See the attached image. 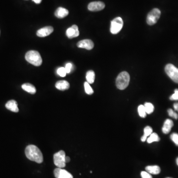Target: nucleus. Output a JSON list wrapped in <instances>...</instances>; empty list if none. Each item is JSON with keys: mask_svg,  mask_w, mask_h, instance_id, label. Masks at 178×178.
Returning a JSON list of instances; mask_svg holds the SVG:
<instances>
[{"mask_svg": "<svg viewBox=\"0 0 178 178\" xmlns=\"http://www.w3.org/2000/svg\"><path fill=\"white\" fill-rule=\"evenodd\" d=\"M26 157L31 161L37 163H41L43 161V155L42 152L37 146L34 145H29L25 150Z\"/></svg>", "mask_w": 178, "mask_h": 178, "instance_id": "obj_1", "label": "nucleus"}, {"mask_svg": "<svg viewBox=\"0 0 178 178\" xmlns=\"http://www.w3.org/2000/svg\"><path fill=\"white\" fill-rule=\"evenodd\" d=\"M130 80V77L129 73L126 71L122 72L117 77L116 80V85L119 90L125 89L128 85Z\"/></svg>", "mask_w": 178, "mask_h": 178, "instance_id": "obj_2", "label": "nucleus"}, {"mask_svg": "<svg viewBox=\"0 0 178 178\" xmlns=\"http://www.w3.org/2000/svg\"><path fill=\"white\" fill-rule=\"evenodd\" d=\"M25 58L27 62L36 67L42 64V58L39 53L36 50H29L26 53Z\"/></svg>", "mask_w": 178, "mask_h": 178, "instance_id": "obj_3", "label": "nucleus"}, {"mask_svg": "<svg viewBox=\"0 0 178 178\" xmlns=\"http://www.w3.org/2000/svg\"><path fill=\"white\" fill-rule=\"evenodd\" d=\"M161 15V11L157 8L153 9L149 12L146 18V22L150 25L155 24L158 21Z\"/></svg>", "mask_w": 178, "mask_h": 178, "instance_id": "obj_4", "label": "nucleus"}, {"mask_svg": "<svg viewBox=\"0 0 178 178\" xmlns=\"http://www.w3.org/2000/svg\"><path fill=\"white\" fill-rule=\"evenodd\" d=\"M65 153L63 150H60L57 152L54 155V162L55 166L58 168H63L65 167Z\"/></svg>", "mask_w": 178, "mask_h": 178, "instance_id": "obj_5", "label": "nucleus"}, {"mask_svg": "<svg viewBox=\"0 0 178 178\" xmlns=\"http://www.w3.org/2000/svg\"><path fill=\"white\" fill-rule=\"evenodd\" d=\"M165 71L174 82L178 83V68L173 64H168L165 67Z\"/></svg>", "mask_w": 178, "mask_h": 178, "instance_id": "obj_6", "label": "nucleus"}, {"mask_svg": "<svg viewBox=\"0 0 178 178\" xmlns=\"http://www.w3.org/2000/svg\"><path fill=\"white\" fill-rule=\"evenodd\" d=\"M123 26V20L120 17H117L111 22V32L113 34L118 33Z\"/></svg>", "mask_w": 178, "mask_h": 178, "instance_id": "obj_7", "label": "nucleus"}, {"mask_svg": "<svg viewBox=\"0 0 178 178\" xmlns=\"http://www.w3.org/2000/svg\"><path fill=\"white\" fill-rule=\"evenodd\" d=\"M105 7V4L102 2H90L88 6V9L92 11H100Z\"/></svg>", "mask_w": 178, "mask_h": 178, "instance_id": "obj_8", "label": "nucleus"}, {"mask_svg": "<svg viewBox=\"0 0 178 178\" xmlns=\"http://www.w3.org/2000/svg\"><path fill=\"white\" fill-rule=\"evenodd\" d=\"M78 48H83L88 50H91L94 47V44L92 41L89 39L83 40L77 43Z\"/></svg>", "mask_w": 178, "mask_h": 178, "instance_id": "obj_9", "label": "nucleus"}, {"mask_svg": "<svg viewBox=\"0 0 178 178\" xmlns=\"http://www.w3.org/2000/svg\"><path fill=\"white\" fill-rule=\"evenodd\" d=\"M66 33H67L68 38L69 39H72V38L78 37L79 35L78 27L76 25H73L67 29Z\"/></svg>", "mask_w": 178, "mask_h": 178, "instance_id": "obj_10", "label": "nucleus"}, {"mask_svg": "<svg viewBox=\"0 0 178 178\" xmlns=\"http://www.w3.org/2000/svg\"><path fill=\"white\" fill-rule=\"evenodd\" d=\"M54 31V28L52 26H46L38 30L37 35L39 37H45L50 35Z\"/></svg>", "mask_w": 178, "mask_h": 178, "instance_id": "obj_11", "label": "nucleus"}, {"mask_svg": "<svg viewBox=\"0 0 178 178\" xmlns=\"http://www.w3.org/2000/svg\"><path fill=\"white\" fill-rule=\"evenodd\" d=\"M173 122L172 120L169 119H166L165 121L163 126L162 127V132L165 134H168L171 131V129L173 126Z\"/></svg>", "mask_w": 178, "mask_h": 178, "instance_id": "obj_12", "label": "nucleus"}, {"mask_svg": "<svg viewBox=\"0 0 178 178\" xmlns=\"http://www.w3.org/2000/svg\"><path fill=\"white\" fill-rule=\"evenodd\" d=\"M6 107L9 111L14 112H18L19 111L17 103L15 100H11L7 102Z\"/></svg>", "mask_w": 178, "mask_h": 178, "instance_id": "obj_13", "label": "nucleus"}, {"mask_svg": "<svg viewBox=\"0 0 178 178\" xmlns=\"http://www.w3.org/2000/svg\"><path fill=\"white\" fill-rule=\"evenodd\" d=\"M69 14V11L67 9L64 7H59L56 10L54 15L55 16L59 19H63L64 17L67 16Z\"/></svg>", "mask_w": 178, "mask_h": 178, "instance_id": "obj_14", "label": "nucleus"}, {"mask_svg": "<svg viewBox=\"0 0 178 178\" xmlns=\"http://www.w3.org/2000/svg\"><path fill=\"white\" fill-rule=\"evenodd\" d=\"M55 87L58 89V90L60 91H64L68 90L70 87V85L67 81L65 80H62L57 82L55 84Z\"/></svg>", "mask_w": 178, "mask_h": 178, "instance_id": "obj_15", "label": "nucleus"}, {"mask_svg": "<svg viewBox=\"0 0 178 178\" xmlns=\"http://www.w3.org/2000/svg\"><path fill=\"white\" fill-rule=\"evenodd\" d=\"M145 170L150 174L157 175L159 174L161 171L160 168L157 165L147 166L145 167Z\"/></svg>", "mask_w": 178, "mask_h": 178, "instance_id": "obj_16", "label": "nucleus"}, {"mask_svg": "<svg viewBox=\"0 0 178 178\" xmlns=\"http://www.w3.org/2000/svg\"><path fill=\"white\" fill-rule=\"evenodd\" d=\"M22 89L31 94H35L36 93V89L33 85L30 83H25L22 85Z\"/></svg>", "mask_w": 178, "mask_h": 178, "instance_id": "obj_17", "label": "nucleus"}, {"mask_svg": "<svg viewBox=\"0 0 178 178\" xmlns=\"http://www.w3.org/2000/svg\"><path fill=\"white\" fill-rule=\"evenodd\" d=\"M86 80L89 84H93L95 79V73L93 70H89L86 73Z\"/></svg>", "mask_w": 178, "mask_h": 178, "instance_id": "obj_18", "label": "nucleus"}, {"mask_svg": "<svg viewBox=\"0 0 178 178\" xmlns=\"http://www.w3.org/2000/svg\"><path fill=\"white\" fill-rule=\"evenodd\" d=\"M160 141V138L156 133H152L150 136L149 138L147 139V142L149 144H151L154 141Z\"/></svg>", "mask_w": 178, "mask_h": 178, "instance_id": "obj_19", "label": "nucleus"}, {"mask_svg": "<svg viewBox=\"0 0 178 178\" xmlns=\"http://www.w3.org/2000/svg\"><path fill=\"white\" fill-rule=\"evenodd\" d=\"M58 178H73V177L72 175L67 170L62 169Z\"/></svg>", "mask_w": 178, "mask_h": 178, "instance_id": "obj_20", "label": "nucleus"}, {"mask_svg": "<svg viewBox=\"0 0 178 178\" xmlns=\"http://www.w3.org/2000/svg\"><path fill=\"white\" fill-rule=\"evenodd\" d=\"M144 106L147 114H151L154 112V107L152 103L150 102H145L144 105Z\"/></svg>", "mask_w": 178, "mask_h": 178, "instance_id": "obj_21", "label": "nucleus"}, {"mask_svg": "<svg viewBox=\"0 0 178 178\" xmlns=\"http://www.w3.org/2000/svg\"><path fill=\"white\" fill-rule=\"evenodd\" d=\"M138 113L140 116L142 118H145L146 116V112L145 109V106L143 105H140L138 106Z\"/></svg>", "mask_w": 178, "mask_h": 178, "instance_id": "obj_22", "label": "nucleus"}, {"mask_svg": "<svg viewBox=\"0 0 178 178\" xmlns=\"http://www.w3.org/2000/svg\"><path fill=\"white\" fill-rule=\"evenodd\" d=\"M84 88H85V92L86 93H87L88 95H91L93 93V89L90 86V84H89L87 82H86L84 83Z\"/></svg>", "mask_w": 178, "mask_h": 178, "instance_id": "obj_23", "label": "nucleus"}, {"mask_svg": "<svg viewBox=\"0 0 178 178\" xmlns=\"http://www.w3.org/2000/svg\"><path fill=\"white\" fill-rule=\"evenodd\" d=\"M152 133V129L151 127L146 126L144 129V136L147 138V137L150 136Z\"/></svg>", "mask_w": 178, "mask_h": 178, "instance_id": "obj_24", "label": "nucleus"}, {"mask_svg": "<svg viewBox=\"0 0 178 178\" xmlns=\"http://www.w3.org/2000/svg\"><path fill=\"white\" fill-rule=\"evenodd\" d=\"M57 73L59 76H61L62 77H65L67 75V71L65 70V67H60L57 70Z\"/></svg>", "mask_w": 178, "mask_h": 178, "instance_id": "obj_25", "label": "nucleus"}, {"mask_svg": "<svg viewBox=\"0 0 178 178\" xmlns=\"http://www.w3.org/2000/svg\"><path fill=\"white\" fill-rule=\"evenodd\" d=\"M170 138L172 141H173L175 145L178 146V134L177 133H173L171 134Z\"/></svg>", "mask_w": 178, "mask_h": 178, "instance_id": "obj_26", "label": "nucleus"}, {"mask_svg": "<svg viewBox=\"0 0 178 178\" xmlns=\"http://www.w3.org/2000/svg\"><path fill=\"white\" fill-rule=\"evenodd\" d=\"M168 113L169 115L171 117L174 118V119H177L178 118V115L172 109H169L168 110Z\"/></svg>", "mask_w": 178, "mask_h": 178, "instance_id": "obj_27", "label": "nucleus"}, {"mask_svg": "<svg viewBox=\"0 0 178 178\" xmlns=\"http://www.w3.org/2000/svg\"><path fill=\"white\" fill-rule=\"evenodd\" d=\"M171 101H178V89L175 90L174 93H173L170 98Z\"/></svg>", "mask_w": 178, "mask_h": 178, "instance_id": "obj_28", "label": "nucleus"}, {"mask_svg": "<svg viewBox=\"0 0 178 178\" xmlns=\"http://www.w3.org/2000/svg\"><path fill=\"white\" fill-rule=\"evenodd\" d=\"M73 67L72 64L71 63H68L65 65V70L67 71V73H70Z\"/></svg>", "mask_w": 178, "mask_h": 178, "instance_id": "obj_29", "label": "nucleus"}, {"mask_svg": "<svg viewBox=\"0 0 178 178\" xmlns=\"http://www.w3.org/2000/svg\"><path fill=\"white\" fill-rule=\"evenodd\" d=\"M142 178H152V176L146 171H142L141 173Z\"/></svg>", "mask_w": 178, "mask_h": 178, "instance_id": "obj_30", "label": "nucleus"}, {"mask_svg": "<svg viewBox=\"0 0 178 178\" xmlns=\"http://www.w3.org/2000/svg\"><path fill=\"white\" fill-rule=\"evenodd\" d=\"M61 169H62V168H57L54 169V177L55 178H58L59 177Z\"/></svg>", "mask_w": 178, "mask_h": 178, "instance_id": "obj_31", "label": "nucleus"}, {"mask_svg": "<svg viewBox=\"0 0 178 178\" xmlns=\"http://www.w3.org/2000/svg\"><path fill=\"white\" fill-rule=\"evenodd\" d=\"M70 160L71 159H70V157H69V156H65V161L66 163H69L70 161Z\"/></svg>", "mask_w": 178, "mask_h": 178, "instance_id": "obj_32", "label": "nucleus"}, {"mask_svg": "<svg viewBox=\"0 0 178 178\" xmlns=\"http://www.w3.org/2000/svg\"><path fill=\"white\" fill-rule=\"evenodd\" d=\"M174 108L175 111H178V102H176L174 104Z\"/></svg>", "mask_w": 178, "mask_h": 178, "instance_id": "obj_33", "label": "nucleus"}, {"mask_svg": "<svg viewBox=\"0 0 178 178\" xmlns=\"http://www.w3.org/2000/svg\"><path fill=\"white\" fill-rule=\"evenodd\" d=\"M36 4H40L42 1V0H33Z\"/></svg>", "mask_w": 178, "mask_h": 178, "instance_id": "obj_34", "label": "nucleus"}, {"mask_svg": "<svg viewBox=\"0 0 178 178\" xmlns=\"http://www.w3.org/2000/svg\"><path fill=\"white\" fill-rule=\"evenodd\" d=\"M176 163H177V164L178 165V157L177 158V159H176Z\"/></svg>", "mask_w": 178, "mask_h": 178, "instance_id": "obj_35", "label": "nucleus"}, {"mask_svg": "<svg viewBox=\"0 0 178 178\" xmlns=\"http://www.w3.org/2000/svg\"></svg>", "mask_w": 178, "mask_h": 178, "instance_id": "obj_36", "label": "nucleus"}, {"mask_svg": "<svg viewBox=\"0 0 178 178\" xmlns=\"http://www.w3.org/2000/svg\"></svg>", "mask_w": 178, "mask_h": 178, "instance_id": "obj_37", "label": "nucleus"}]
</instances>
